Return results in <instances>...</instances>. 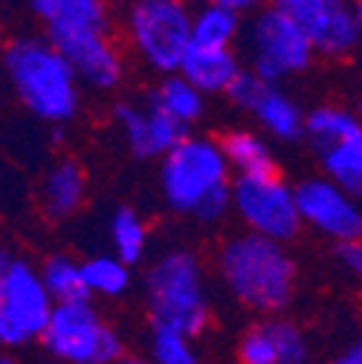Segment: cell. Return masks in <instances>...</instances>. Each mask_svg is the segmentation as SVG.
Instances as JSON below:
<instances>
[{
	"mask_svg": "<svg viewBox=\"0 0 362 364\" xmlns=\"http://www.w3.org/2000/svg\"><path fill=\"white\" fill-rule=\"evenodd\" d=\"M81 269H84V284H87L90 298L116 301L130 289V281H133V275H130L133 266L128 260H122L116 252L87 257V260H81Z\"/></svg>",
	"mask_w": 362,
	"mask_h": 364,
	"instance_id": "23",
	"label": "cell"
},
{
	"mask_svg": "<svg viewBox=\"0 0 362 364\" xmlns=\"http://www.w3.org/2000/svg\"><path fill=\"white\" fill-rule=\"evenodd\" d=\"M192 338L195 336L177 330V327L151 321V330H148V355L157 364H200V355H197V347H195Z\"/></svg>",
	"mask_w": 362,
	"mask_h": 364,
	"instance_id": "26",
	"label": "cell"
},
{
	"mask_svg": "<svg viewBox=\"0 0 362 364\" xmlns=\"http://www.w3.org/2000/svg\"><path fill=\"white\" fill-rule=\"evenodd\" d=\"M87 173L76 159H58L41 179V205L50 217H73L84 205Z\"/></svg>",
	"mask_w": 362,
	"mask_h": 364,
	"instance_id": "19",
	"label": "cell"
},
{
	"mask_svg": "<svg viewBox=\"0 0 362 364\" xmlns=\"http://www.w3.org/2000/svg\"><path fill=\"white\" fill-rule=\"evenodd\" d=\"M232 214L247 232L273 237L281 243L296 240L304 229L296 186L281 179L279 171L267 173H235L232 179Z\"/></svg>",
	"mask_w": 362,
	"mask_h": 364,
	"instance_id": "9",
	"label": "cell"
},
{
	"mask_svg": "<svg viewBox=\"0 0 362 364\" xmlns=\"http://www.w3.org/2000/svg\"><path fill=\"white\" fill-rule=\"evenodd\" d=\"M287 12L313 41L322 58H348L362 47L353 0H269Z\"/></svg>",
	"mask_w": 362,
	"mask_h": 364,
	"instance_id": "12",
	"label": "cell"
},
{
	"mask_svg": "<svg viewBox=\"0 0 362 364\" xmlns=\"http://www.w3.org/2000/svg\"><path fill=\"white\" fill-rule=\"evenodd\" d=\"M244 64L235 47H206V43H195L180 64L183 73L197 90H203L206 96H226L235 78L241 75Z\"/></svg>",
	"mask_w": 362,
	"mask_h": 364,
	"instance_id": "16",
	"label": "cell"
},
{
	"mask_svg": "<svg viewBox=\"0 0 362 364\" xmlns=\"http://www.w3.org/2000/svg\"><path fill=\"white\" fill-rule=\"evenodd\" d=\"M108 237H110L113 252L122 260H128L130 266H137L148 252V225H145L140 211H133L128 205H122V208H116L110 214Z\"/></svg>",
	"mask_w": 362,
	"mask_h": 364,
	"instance_id": "24",
	"label": "cell"
},
{
	"mask_svg": "<svg viewBox=\"0 0 362 364\" xmlns=\"http://www.w3.org/2000/svg\"><path fill=\"white\" fill-rule=\"evenodd\" d=\"M125 41L157 75L180 73L195 41L192 0H128L122 15Z\"/></svg>",
	"mask_w": 362,
	"mask_h": 364,
	"instance_id": "4",
	"label": "cell"
},
{
	"mask_svg": "<svg viewBox=\"0 0 362 364\" xmlns=\"http://www.w3.org/2000/svg\"><path fill=\"white\" fill-rule=\"evenodd\" d=\"M353 9H356V23H359V38H362V0H353Z\"/></svg>",
	"mask_w": 362,
	"mask_h": 364,
	"instance_id": "31",
	"label": "cell"
},
{
	"mask_svg": "<svg viewBox=\"0 0 362 364\" xmlns=\"http://www.w3.org/2000/svg\"><path fill=\"white\" fill-rule=\"evenodd\" d=\"M304 139L322 173L362 200V116L339 105H319L307 113Z\"/></svg>",
	"mask_w": 362,
	"mask_h": 364,
	"instance_id": "10",
	"label": "cell"
},
{
	"mask_svg": "<svg viewBox=\"0 0 362 364\" xmlns=\"http://www.w3.org/2000/svg\"><path fill=\"white\" fill-rule=\"evenodd\" d=\"M113 364H157L151 355H137V353H125L122 358H116Z\"/></svg>",
	"mask_w": 362,
	"mask_h": 364,
	"instance_id": "30",
	"label": "cell"
},
{
	"mask_svg": "<svg viewBox=\"0 0 362 364\" xmlns=\"http://www.w3.org/2000/svg\"><path fill=\"white\" fill-rule=\"evenodd\" d=\"M296 200L307 229L333 243L362 237V203L328 173L304 176L296 186Z\"/></svg>",
	"mask_w": 362,
	"mask_h": 364,
	"instance_id": "11",
	"label": "cell"
},
{
	"mask_svg": "<svg viewBox=\"0 0 362 364\" xmlns=\"http://www.w3.org/2000/svg\"><path fill=\"white\" fill-rule=\"evenodd\" d=\"M359 110H362V105H359Z\"/></svg>",
	"mask_w": 362,
	"mask_h": 364,
	"instance_id": "33",
	"label": "cell"
},
{
	"mask_svg": "<svg viewBox=\"0 0 362 364\" xmlns=\"http://www.w3.org/2000/svg\"><path fill=\"white\" fill-rule=\"evenodd\" d=\"M214 269L229 298L258 315H279L296 295L299 266L287 243L273 237L247 229L232 235L217 249Z\"/></svg>",
	"mask_w": 362,
	"mask_h": 364,
	"instance_id": "1",
	"label": "cell"
},
{
	"mask_svg": "<svg viewBox=\"0 0 362 364\" xmlns=\"http://www.w3.org/2000/svg\"><path fill=\"white\" fill-rule=\"evenodd\" d=\"M249 116L261 124L264 133H269L276 142H296L304 139V127H307V113L299 107L296 99H290L279 84L269 81L264 87V93L252 105Z\"/></svg>",
	"mask_w": 362,
	"mask_h": 364,
	"instance_id": "18",
	"label": "cell"
},
{
	"mask_svg": "<svg viewBox=\"0 0 362 364\" xmlns=\"http://www.w3.org/2000/svg\"><path fill=\"white\" fill-rule=\"evenodd\" d=\"M165 113H171L177 122H183L186 127H195L206 116V93L197 90L183 73H168L160 78V84L145 96Z\"/></svg>",
	"mask_w": 362,
	"mask_h": 364,
	"instance_id": "20",
	"label": "cell"
},
{
	"mask_svg": "<svg viewBox=\"0 0 362 364\" xmlns=\"http://www.w3.org/2000/svg\"><path fill=\"white\" fill-rule=\"evenodd\" d=\"M310 344L287 318H264L238 338V364H307Z\"/></svg>",
	"mask_w": 362,
	"mask_h": 364,
	"instance_id": "15",
	"label": "cell"
},
{
	"mask_svg": "<svg viewBox=\"0 0 362 364\" xmlns=\"http://www.w3.org/2000/svg\"><path fill=\"white\" fill-rule=\"evenodd\" d=\"M244 12L214 4V0H200L195 6V43L206 47H235L244 38Z\"/></svg>",
	"mask_w": 362,
	"mask_h": 364,
	"instance_id": "21",
	"label": "cell"
},
{
	"mask_svg": "<svg viewBox=\"0 0 362 364\" xmlns=\"http://www.w3.org/2000/svg\"><path fill=\"white\" fill-rule=\"evenodd\" d=\"M56 298L41 278V266L4 249L0 257V344L21 350L43 338Z\"/></svg>",
	"mask_w": 362,
	"mask_h": 364,
	"instance_id": "6",
	"label": "cell"
},
{
	"mask_svg": "<svg viewBox=\"0 0 362 364\" xmlns=\"http://www.w3.org/2000/svg\"><path fill=\"white\" fill-rule=\"evenodd\" d=\"M232 173L220 139L189 133L160 159V191L171 211L195 217L212 191L235 179Z\"/></svg>",
	"mask_w": 362,
	"mask_h": 364,
	"instance_id": "5",
	"label": "cell"
},
{
	"mask_svg": "<svg viewBox=\"0 0 362 364\" xmlns=\"http://www.w3.org/2000/svg\"><path fill=\"white\" fill-rule=\"evenodd\" d=\"M244 55L249 61V70H255L267 81L281 84L310 70L319 53L307 32L287 12L267 4L255 9L244 26Z\"/></svg>",
	"mask_w": 362,
	"mask_h": 364,
	"instance_id": "7",
	"label": "cell"
},
{
	"mask_svg": "<svg viewBox=\"0 0 362 364\" xmlns=\"http://www.w3.org/2000/svg\"><path fill=\"white\" fill-rule=\"evenodd\" d=\"M41 278H43V284H47L50 295L56 298V304L76 301V298H90L87 284H84L81 260H76L70 255H50L41 263Z\"/></svg>",
	"mask_w": 362,
	"mask_h": 364,
	"instance_id": "25",
	"label": "cell"
},
{
	"mask_svg": "<svg viewBox=\"0 0 362 364\" xmlns=\"http://www.w3.org/2000/svg\"><path fill=\"white\" fill-rule=\"evenodd\" d=\"M336 260L342 263V269L348 272L353 281L362 284V237L336 243Z\"/></svg>",
	"mask_w": 362,
	"mask_h": 364,
	"instance_id": "27",
	"label": "cell"
},
{
	"mask_svg": "<svg viewBox=\"0 0 362 364\" xmlns=\"http://www.w3.org/2000/svg\"><path fill=\"white\" fill-rule=\"evenodd\" d=\"M41 344L58 364H113L125 355L122 336L102 318L93 298L56 304Z\"/></svg>",
	"mask_w": 362,
	"mask_h": 364,
	"instance_id": "8",
	"label": "cell"
},
{
	"mask_svg": "<svg viewBox=\"0 0 362 364\" xmlns=\"http://www.w3.org/2000/svg\"><path fill=\"white\" fill-rule=\"evenodd\" d=\"M4 73L18 105L50 124H67L81 107V81L67 55L43 35H18L4 50Z\"/></svg>",
	"mask_w": 362,
	"mask_h": 364,
	"instance_id": "2",
	"label": "cell"
},
{
	"mask_svg": "<svg viewBox=\"0 0 362 364\" xmlns=\"http://www.w3.org/2000/svg\"><path fill=\"white\" fill-rule=\"evenodd\" d=\"M331 364H362V336L351 347H345L339 355H333Z\"/></svg>",
	"mask_w": 362,
	"mask_h": 364,
	"instance_id": "28",
	"label": "cell"
},
{
	"mask_svg": "<svg viewBox=\"0 0 362 364\" xmlns=\"http://www.w3.org/2000/svg\"><path fill=\"white\" fill-rule=\"evenodd\" d=\"M214 4H223V6H232V9L244 12V15H252L255 9L264 6V0H214Z\"/></svg>",
	"mask_w": 362,
	"mask_h": 364,
	"instance_id": "29",
	"label": "cell"
},
{
	"mask_svg": "<svg viewBox=\"0 0 362 364\" xmlns=\"http://www.w3.org/2000/svg\"><path fill=\"white\" fill-rule=\"evenodd\" d=\"M143 298L151 321L200 336L212 318V295L200 257L192 249H168L145 272Z\"/></svg>",
	"mask_w": 362,
	"mask_h": 364,
	"instance_id": "3",
	"label": "cell"
},
{
	"mask_svg": "<svg viewBox=\"0 0 362 364\" xmlns=\"http://www.w3.org/2000/svg\"><path fill=\"white\" fill-rule=\"evenodd\" d=\"M47 38L67 55L81 87L110 93L125 78V55L110 29H58Z\"/></svg>",
	"mask_w": 362,
	"mask_h": 364,
	"instance_id": "13",
	"label": "cell"
},
{
	"mask_svg": "<svg viewBox=\"0 0 362 364\" xmlns=\"http://www.w3.org/2000/svg\"><path fill=\"white\" fill-rule=\"evenodd\" d=\"M43 32L58 29H110L113 12L108 0H29Z\"/></svg>",
	"mask_w": 362,
	"mask_h": 364,
	"instance_id": "17",
	"label": "cell"
},
{
	"mask_svg": "<svg viewBox=\"0 0 362 364\" xmlns=\"http://www.w3.org/2000/svg\"><path fill=\"white\" fill-rule=\"evenodd\" d=\"M223 154L229 159L235 173H267V171H279L276 165V154L269 148V142L261 133L238 127L220 136Z\"/></svg>",
	"mask_w": 362,
	"mask_h": 364,
	"instance_id": "22",
	"label": "cell"
},
{
	"mask_svg": "<svg viewBox=\"0 0 362 364\" xmlns=\"http://www.w3.org/2000/svg\"><path fill=\"white\" fill-rule=\"evenodd\" d=\"M0 364H15V361H12L9 355H4V361H0Z\"/></svg>",
	"mask_w": 362,
	"mask_h": 364,
	"instance_id": "32",
	"label": "cell"
},
{
	"mask_svg": "<svg viewBox=\"0 0 362 364\" xmlns=\"http://www.w3.org/2000/svg\"><path fill=\"white\" fill-rule=\"evenodd\" d=\"M113 124L122 136L125 148L137 159H162L192 130L148 99L143 105L119 102L113 107Z\"/></svg>",
	"mask_w": 362,
	"mask_h": 364,
	"instance_id": "14",
	"label": "cell"
}]
</instances>
